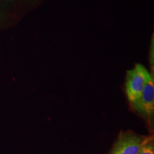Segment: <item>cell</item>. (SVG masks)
<instances>
[{"label": "cell", "mask_w": 154, "mask_h": 154, "mask_svg": "<svg viewBox=\"0 0 154 154\" xmlns=\"http://www.w3.org/2000/svg\"><path fill=\"white\" fill-rule=\"evenodd\" d=\"M133 111L147 120L151 121L154 113V77L152 74L137 101L131 103Z\"/></svg>", "instance_id": "3"}, {"label": "cell", "mask_w": 154, "mask_h": 154, "mask_svg": "<svg viewBox=\"0 0 154 154\" xmlns=\"http://www.w3.org/2000/svg\"><path fill=\"white\" fill-rule=\"evenodd\" d=\"M44 0H0V22L6 20L16 9L36 7Z\"/></svg>", "instance_id": "4"}, {"label": "cell", "mask_w": 154, "mask_h": 154, "mask_svg": "<svg viewBox=\"0 0 154 154\" xmlns=\"http://www.w3.org/2000/svg\"><path fill=\"white\" fill-rule=\"evenodd\" d=\"M151 140L152 139L146 143L137 154H154V146Z\"/></svg>", "instance_id": "5"}, {"label": "cell", "mask_w": 154, "mask_h": 154, "mask_svg": "<svg viewBox=\"0 0 154 154\" xmlns=\"http://www.w3.org/2000/svg\"><path fill=\"white\" fill-rule=\"evenodd\" d=\"M151 138L131 131H121L110 154H137Z\"/></svg>", "instance_id": "2"}, {"label": "cell", "mask_w": 154, "mask_h": 154, "mask_svg": "<svg viewBox=\"0 0 154 154\" xmlns=\"http://www.w3.org/2000/svg\"><path fill=\"white\" fill-rule=\"evenodd\" d=\"M153 73L149 72L141 63H136L126 73L125 81V93L131 103L139 99L145 85Z\"/></svg>", "instance_id": "1"}]
</instances>
